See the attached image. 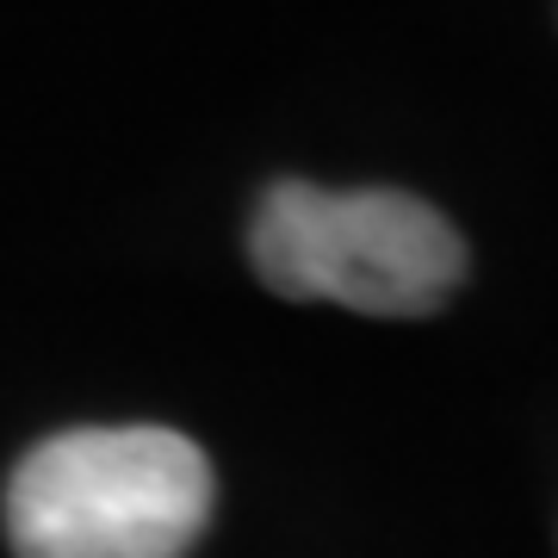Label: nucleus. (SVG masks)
<instances>
[{"instance_id":"obj_1","label":"nucleus","mask_w":558,"mask_h":558,"mask_svg":"<svg viewBox=\"0 0 558 558\" xmlns=\"http://www.w3.org/2000/svg\"><path fill=\"white\" fill-rule=\"evenodd\" d=\"M211 521V459L156 422L62 428L7 478L20 558H186Z\"/></svg>"},{"instance_id":"obj_2","label":"nucleus","mask_w":558,"mask_h":558,"mask_svg":"<svg viewBox=\"0 0 558 558\" xmlns=\"http://www.w3.org/2000/svg\"><path fill=\"white\" fill-rule=\"evenodd\" d=\"M260 286L299 304H341L360 317H428L465 279V242L428 199L391 186L329 193L279 180L248 230Z\"/></svg>"}]
</instances>
